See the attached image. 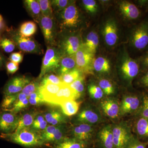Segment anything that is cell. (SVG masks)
Here are the masks:
<instances>
[{
	"mask_svg": "<svg viewBox=\"0 0 148 148\" xmlns=\"http://www.w3.org/2000/svg\"><path fill=\"white\" fill-rule=\"evenodd\" d=\"M1 138L26 148H37L46 144L42 138L40 132L31 127L24 128L10 134H2Z\"/></svg>",
	"mask_w": 148,
	"mask_h": 148,
	"instance_id": "6da1fadb",
	"label": "cell"
},
{
	"mask_svg": "<svg viewBox=\"0 0 148 148\" xmlns=\"http://www.w3.org/2000/svg\"><path fill=\"white\" fill-rule=\"evenodd\" d=\"M63 55L55 47L48 46L45 55L43 58L40 73L38 79H41L47 74L56 72L59 67Z\"/></svg>",
	"mask_w": 148,
	"mask_h": 148,
	"instance_id": "7a4b0ae2",
	"label": "cell"
},
{
	"mask_svg": "<svg viewBox=\"0 0 148 148\" xmlns=\"http://www.w3.org/2000/svg\"><path fill=\"white\" fill-rule=\"evenodd\" d=\"M57 14L61 29L75 28L78 25L80 21L79 13L74 3Z\"/></svg>",
	"mask_w": 148,
	"mask_h": 148,
	"instance_id": "3957f363",
	"label": "cell"
},
{
	"mask_svg": "<svg viewBox=\"0 0 148 148\" xmlns=\"http://www.w3.org/2000/svg\"><path fill=\"white\" fill-rule=\"evenodd\" d=\"M131 42L137 50H148V21H143L135 27L131 36Z\"/></svg>",
	"mask_w": 148,
	"mask_h": 148,
	"instance_id": "277c9868",
	"label": "cell"
},
{
	"mask_svg": "<svg viewBox=\"0 0 148 148\" xmlns=\"http://www.w3.org/2000/svg\"><path fill=\"white\" fill-rule=\"evenodd\" d=\"M38 24L42 31L46 43L49 46L56 45L57 37L56 23L54 18H50L42 15Z\"/></svg>",
	"mask_w": 148,
	"mask_h": 148,
	"instance_id": "5b68a950",
	"label": "cell"
},
{
	"mask_svg": "<svg viewBox=\"0 0 148 148\" xmlns=\"http://www.w3.org/2000/svg\"><path fill=\"white\" fill-rule=\"evenodd\" d=\"M11 38L15 45L23 52L38 54L42 53L39 45L32 38L21 36L18 32L12 33Z\"/></svg>",
	"mask_w": 148,
	"mask_h": 148,
	"instance_id": "8992f818",
	"label": "cell"
},
{
	"mask_svg": "<svg viewBox=\"0 0 148 148\" xmlns=\"http://www.w3.org/2000/svg\"><path fill=\"white\" fill-rule=\"evenodd\" d=\"M66 131L65 126L63 125L56 126L49 125L40 133L42 138L46 144L53 145L67 138Z\"/></svg>",
	"mask_w": 148,
	"mask_h": 148,
	"instance_id": "52a82bcc",
	"label": "cell"
},
{
	"mask_svg": "<svg viewBox=\"0 0 148 148\" xmlns=\"http://www.w3.org/2000/svg\"><path fill=\"white\" fill-rule=\"evenodd\" d=\"M19 117L16 114L8 111L0 112V131L2 134H10L18 127Z\"/></svg>",
	"mask_w": 148,
	"mask_h": 148,
	"instance_id": "ba28073f",
	"label": "cell"
},
{
	"mask_svg": "<svg viewBox=\"0 0 148 148\" xmlns=\"http://www.w3.org/2000/svg\"><path fill=\"white\" fill-rule=\"evenodd\" d=\"M31 81L30 78L25 76H18L12 78L5 86L3 89L4 96L18 94Z\"/></svg>",
	"mask_w": 148,
	"mask_h": 148,
	"instance_id": "9c48e42d",
	"label": "cell"
},
{
	"mask_svg": "<svg viewBox=\"0 0 148 148\" xmlns=\"http://www.w3.org/2000/svg\"><path fill=\"white\" fill-rule=\"evenodd\" d=\"M74 56L76 69L82 72L88 71L92 63L93 54L89 52L84 45L82 44L79 49Z\"/></svg>",
	"mask_w": 148,
	"mask_h": 148,
	"instance_id": "30bf717a",
	"label": "cell"
},
{
	"mask_svg": "<svg viewBox=\"0 0 148 148\" xmlns=\"http://www.w3.org/2000/svg\"><path fill=\"white\" fill-rule=\"evenodd\" d=\"M112 130L114 148H125L134 137L128 129L121 125L115 126Z\"/></svg>",
	"mask_w": 148,
	"mask_h": 148,
	"instance_id": "8fae6325",
	"label": "cell"
},
{
	"mask_svg": "<svg viewBox=\"0 0 148 148\" xmlns=\"http://www.w3.org/2000/svg\"><path fill=\"white\" fill-rule=\"evenodd\" d=\"M82 44L79 38L76 36L67 37L61 42L59 49L63 56H73L79 49Z\"/></svg>",
	"mask_w": 148,
	"mask_h": 148,
	"instance_id": "7c38bea8",
	"label": "cell"
},
{
	"mask_svg": "<svg viewBox=\"0 0 148 148\" xmlns=\"http://www.w3.org/2000/svg\"><path fill=\"white\" fill-rule=\"evenodd\" d=\"M76 94L69 85L64 84L56 95L54 96L50 104L58 105L67 100H76Z\"/></svg>",
	"mask_w": 148,
	"mask_h": 148,
	"instance_id": "4fadbf2b",
	"label": "cell"
},
{
	"mask_svg": "<svg viewBox=\"0 0 148 148\" xmlns=\"http://www.w3.org/2000/svg\"><path fill=\"white\" fill-rule=\"evenodd\" d=\"M141 99L136 95H130L123 99L121 107V113L124 114L139 112Z\"/></svg>",
	"mask_w": 148,
	"mask_h": 148,
	"instance_id": "5bb4252c",
	"label": "cell"
},
{
	"mask_svg": "<svg viewBox=\"0 0 148 148\" xmlns=\"http://www.w3.org/2000/svg\"><path fill=\"white\" fill-rule=\"evenodd\" d=\"M122 72L126 78L132 80L140 72V65L136 60L128 58L123 62L121 67Z\"/></svg>",
	"mask_w": 148,
	"mask_h": 148,
	"instance_id": "9a60e30c",
	"label": "cell"
},
{
	"mask_svg": "<svg viewBox=\"0 0 148 148\" xmlns=\"http://www.w3.org/2000/svg\"><path fill=\"white\" fill-rule=\"evenodd\" d=\"M92 131L90 125L82 123L75 126L72 130L74 138L86 143L91 138Z\"/></svg>",
	"mask_w": 148,
	"mask_h": 148,
	"instance_id": "2e32d148",
	"label": "cell"
},
{
	"mask_svg": "<svg viewBox=\"0 0 148 148\" xmlns=\"http://www.w3.org/2000/svg\"><path fill=\"white\" fill-rule=\"evenodd\" d=\"M63 84L56 85L49 83L40 84L39 90L46 103L51 104L52 99L60 90Z\"/></svg>",
	"mask_w": 148,
	"mask_h": 148,
	"instance_id": "e0dca14e",
	"label": "cell"
},
{
	"mask_svg": "<svg viewBox=\"0 0 148 148\" xmlns=\"http://www.w3.org/2000/svg\"><path fill=\"white\" fill-rule=\"evenodd\" d=\"M120 9L123 14L129 20H136L141 15V11L138 7L129 2H122L120 4Z\"/></svg>",
	"mask_w": 148,
	"mask_h": 148,
	"instance_id": "ac0fdd59",
	"label": "cell"
},
{
	"mask_svg": "<svg viewBox=\"0 0 148 148\" xmlns=\"http://www.w3.org/2000/svg\"><path fill=\"white\" fill-rule=\"evenodd\" d=\"M76 69V64L75 56H63L56 72L58 75L61 76Z\"/></svg>",
	"mask_w": 148,
	"mask_h": 148,
	"instance_id": "d6986e66",
	"label": "cell"
},
{
	"mask_svg": "<svg viewBox=\"0 0 148 148\" xmlns=\"http://www.w3.org/2000/svg\"><path fill=\"white\" fill-rule=\"evenodd\" d=\"M135 127L137 138L142 142H148V118L139 116Z\"/></svg>",
	"mask_w": 148,
	"mask_h": 148,
	"instance_id": "ffe728a7",
	"label": "cell"
},
{
	"mask_svg": "<svg viewBox=\"0 0 148 148\" xmlns=\"http://www.w3.org/2000/svg\"><path fill=\"white\" fill-rule=\"evenodd\" d=\"M99 142L100 148H114L112 130L110 126L105 127L101 130Z\"/></svg>",
	"mask_w": 148,
	"mask_h": 148,
	"instance_id": "44dd1931",
	"label": "cell"
},
{
	"mask_svg": "<svg viewBox=\"0 0 148 148\" xmlns=\"http://www.w3.org/2000/svg\"><path fill=\"white\" fill-rule=\"evenodd\" d=\"M43 115L47 123L50 125L56 126L66 122V118L64 114L58 110H50Z\"/></svg>",
	"mask_w": 148,
	"mask_h": 148,
	"instance_id": "7402d4cb",
	"label": "cell"
},
{
	"mask_svg": "<svg viewBox=\"0 0 148 148\" xmlns=\"http://www.w3.org/2000/svg\"><path fill=\"white\" fill-rule=\"evenodd\" d=\"M103 32L105 40L108 45L110 46L114 45L118 39L117 29L115 24L112 21L107 22Z\"/></svg>",
	"mask_w": 148,
	"mask_h": 148,
	"instance_id": "603a6c76",
	"label": "cell"
},
{
	"mask_svg": "<svg viewBox=\"0 0 148 148\" xmlns=\"http://www.w3.org/2000/svg\"><path fill=\"white\" fill-rule=\"evenodd\" d=\"M24 6L35 22L38 23L40 17L42 15L40 7L38 1L36 0H25L24 1Z\"/></svg>",
	"mask_w": 148,
	"mask_h": 148,
	"instance_id": "cb8c5ba5",
	"label": "cell"
},
{
	"mask_svg": "<svg viewBox=\"0 0 148 148\" xmlns=\"http://www.w3.org/2000/svg\"><path fill=\"white\" fill-rule=\"evenodd\" d=\"M101 106L104 112L109 117L115 118L118 115L120 108L116 101L107 99L102 102Z\"/></svg>",
	"mask_w": 148,
	"mask_h": 148,
	"instance_id": "d4e9b609",
	"label": "cell"
},
{
	"mask_svg": "<svg viewBox=\"0 0 148 148\" xmlns=\"http://www.w3.org/2000/svg\"><path fill=\"white\" fill-rule=\"evenodd\" d=\"M81 103L75 100H67L60 104L62 112L67 116H72L78 112Z\"/></svg>",
	"mask_w": 148,
	"mask_h": 148,
	"instance_id": "484cf974",
	"label": "cell"
},
{
	"mask_svg": "<svg viewBox=\"0 0 148 148\" xmlns=\"http://www.w3.org/2000/svg\"><path fill=\"white\" fill-rule=\"evenodd\" d=\"M87 143L75 138H66L59 143L53 145L52 148H87Z\"/></svg>",
	"mask_w": 148,
	"mask_h": 148,
	"instance_id": "4316f807",
	"label": "cell"
},
{
	"mask_svg": "<svg viewBox=\"0 0 148 148\" xmlns=\"http://www.w3.org/2000/svg\"><path fill=\"white\" fill-rule=\"evenodd\" d=\"M77 121L82 123L92 124L97 123L99 116L97 113L90 110H85L81 112L77 116Z\"/></svg>",
	"mask_w": 148,
	"mask_h": 148,
	"instance_id": "83f0119b",
	"label": "cell"
},
{
	"mask_svg": "<svg viewBox=\"0 0 148 148\" xmlns=\"http://www.w3.org/2000/svg\"><path fill=\"white\" fill-rule=\"evenodd\" d=\"M38 114L36 111H32L22 115L19 117L18 127L15 131L31 127Z\"/></svg>",
	"mask_w": 148,
	"mask_h": 148,
	"instance_id": "f1b7e54d",
	"label": "cell"
},
{
	"mask_svg": "<svg viewBox=\"0 0 148 148\" xmlns=\"http://www.w3.org/2000/svg\"><path fill=\"white\" fill-rule=\"evenodd\" d=\"M29 105V99L21 92L18 93L17 98L10 112L16 114L28 108Z\"/></svg>",
	"mask_w": 148,
	"mask_h": 148,
	"instance_id": "f546056e",
	"label": "cell"
},
{
	"mask_svg": "<svg viewBox=\"0 0 148 148\" xmlns=\"http://www.w3.org/2000/svg\"><path fill=\"white\" fill-rule=\"evenodd\" d=\"M99 43L98 35L96 32H90L88 34L85 43L83 44L85 47L90 53L94 55Z\"/></svg>",
	"mask_w": 148,
	"mask_h": 148,
	"instance_id": "4dcf8cb0",
	"label": "cell"
},
{
	"mask_svg": "<svg viewBox=\"0 0 148 148\" xmlns=\"http://www.w3.org/2000/svg\"><path fill=\"white\" fill-rule=\"evenodd\" d=\"M37 29V25L35 22L26 21L21 24L18 32L21 36L30 38L36 34Z\"/></svg>",
	"mask_w": 148,
	"mask_h": 148,
	"instance_id": "1f68e13d",
	"label": "cell"
},
{
	"mask_svg": "<svg viewBox=\"0 0 148 148\" xmlns=\"http://www.w3.org/2000/svg\"><path fill=\"white\" fill-rule=\"evenodd\" d=\"M93 67L95 71L101 73L108 72L110 69L109 61L106 58L99 57L93 61Z\"/></svg>",
	"mask_w": 148,
	"mask_h": 148,
	"instance_id": "d6a6232c",
	"label": "cell"
},
{
	"mask_svg": "<svg viewBox=\"0 0 148 148\" xmlns=\"http://www.w3.org/2000/svg\"><path fill=\"white\" fill-rule=\"evenodd\" d=\"M48 125L47 121L45 118L44 115L38 114L30 127L35 131L41 133L46 128Z\"/></svg>",
	"mask_w": 148,
	"mask_h": 148,
	"instance_id": "836d02e7",
	"label": "cell"
},
{
	"mask_svg": "<svg viewBox=\"0 0 148 148\" xmlns=\"http://www.w3.org/2000/svg\"><path fill=\"white\" fill-rule=\"evenodd\" d=\"M82 72L76 69L67 73L64 74L63 75L60 76V77L64 84L70 85L82 76Z\"/></svg>",
	"mask_w": 148,
	"mask_h": 148,
	"instance_id": "e575fe53",
	"label": "cell"
},
{
	"mask_svg": "<svg viewBox=\"0 0 148 148\" xmlns=\"http://www.w3.org/2000/svg\"><path fill=\"white\" fill-rule=\"evenodd\" d=\"M42 14L43 16L54 18V14L51 1L49 0H38Z\"/></svg>",
	"mask_w": 148,
	"mask_h": 148,
	"instance_id": "d590c367",
	"label": "cell"
},
{
	"mask_svg": "<svg viewBox=\"0 0 148 148\" xmlns=\"http://www.w3.org/2000/svg\"><path fill=\"white\" fill-rule=\"evenodd\" d=\"M69 85L75 91L77 99H79L84 92V77L82 76Z\"/></svg>",
	"mask_w": 148,
	"mask_h": 148,
	"instance_id": "8d00e7d4",
	"label": "cell"
},
{
	"mask_svg": "<svg viewBox=\"0 0 148 148\" xmlns=\"http://www.w3.org/2000/svg\"><path fill=\"white\" fill-rule=\"evenodd\" d=\"M40 84H45L46 83L53 84L56 85H62L64 83L62 82L60 76L53 74H47L41 79Z\"/></svg>",
	"mask_w": 148,
	"mask_h": 148,
	"instance_id": "74e56055",
	"label": "cell"
},
{
	"mask_svg": "<svg viewBox=\"0 0 148 148\" xmlns=\"http://www.w3.org/2000/svg\"><path fill=\"white\" fill-rule=\"evenodd\" d=\"M18 94L9 95H5L2 102L1 107L3 111L10 112L13 107L16 101Z\"/></svg>",
	"mask_w": 148,
	"mask_h": 148,
	"instance_id": "f35d334b",
	"label": "cell"
},
{
	"mask_svg": "<svg viewBox=\"0 0 148 148\" xmlns=\"http://www.w3.org/2000/svg\"><path fill=\"white\" fill-rule=\"evenodd\" d=\"M51 2L53 10L56 14L63 10L73 3L68 0H53Z\"/></svg>",
	"mask_w": 148,
	"mask_h": 148,
	"instance_id": "ab89813d",
	"label": "cell"
},
{
	"mask_svg": "<svg viewBox=\"0 0 148 148\" xmlns=\"http://www.w3.org/2000/svg\"><path fill=\"white\" fill-rule=\"evenodd\" d=\"M28 99L29 104L33 106H39L46 103L42 98L39 89L31 94Z\"/></svg>",
	"mask_w": 148,
	"mask_h": 148,
	"instance_id": "60d3db41",
	"label": "cell"
},
{
	"mask_svg": "<svg viewBox=\"0 0 148 148\" xmlns=\"http://www.w3.org/2000/svg\"><path fill=\"white\" fill-rule=\"evenodd\" d=\"M40 86V83L38 81H32L25 86L21 92L29 98L31 94L38 90Z\"/></svg>",
	"mask_w": 148,
	"mask_h": 148,
	"instance_id": "b9f144b4",
	"label": "cell"
},
{
	"mask_svg": "<svg viewBox=\"0 0 148 148\" xmlns=\"http://www.w3.org/2000/svg\"><path fill=\"white\" fill-rule=\"evenodd\" d=\"M15 44L12 40L4 38L0 41V47L6 53L12 52L15 48Z\"/></svg>",
	"mask_w": 148,
	"mask_h": 148,
	"instance_id": "7bdbcfd3",
	"label": "cell"
},
{
	"mask_svg": "<svg viewBox=\"0 0 148 148\" xmlns=\"http://www.w3.org/2000/svg\"><path fill=\"white\" fill-rule=\"evenodd\" d=\"M139 114L140 116L148 118V93L142 97Z\"/></svg>",
	"mask_w": 148,
	"mask_h": 148,
	"instance_id": "ee69618b",
	"label": "cell"
},
{
	"mask_svg": "<svg viewBox=\"0 0 148 148\" xmlns=\"http://www.w3.org/2000/svg\"><path fill=\"white\" fill-rule=\"evenodd\" d=\"M88 92L92 98L99 100L103 98L104 92L100 86L95 85H90L88 87Z\"/></svg>",
	"mask_w": 148,
	"mask_h": 148,
	"instance_id": "f6af8a7d",
	"label": "cell"
},
{
	"mask_svg": "<svg viewBox=\"0 0 148 148\" xmlns=\"http://www.w3.org/2000/svg\"><path fill=\"white\" fill-rule=\"evenodd\" d=\"M99 86L102 89L103 92L107 95H110L114 92L113 85L108 80L101 79L99 82Z\"/></svg>",
	"mask_w": 148,
	"mask_h": 148,
	"instance_id": "bcb514c9",
	"label": "cell"
},
{
	"mask_svg": "<svg viewBox=\"0 0 148 148\" xmlns=\"http://www.w3.org/2000/svg\"><path fill=\"white\" fill-rule=\"evenodd\" d=\"M148 142H142L134 137L125 148H148Z\"/></svg>",
	"mask_w": 148,
	"mask_h": 148,
	"instance_id": "7dc6e473",
	"label": "cell"
},
{
	"mask_svg": "<svg viewBox=\"0 0 148 148\" xmlns=\"http://www.w3.org/2000/svg\"><path fill=\"white\" fill-rule=\"evenodd\" d=\"M84 8L90 13H94L97 10V5L94 0H83L82 1Z\"/></svg>",
	"mask_w": 148,
	"mask_h": 148,
	"instance_id": "c3c4849f",
	"label": "cell"
},
{
	"mask_svg": "<svg viewBox=\"0 0 148 148\" xmlns=\"http://www.w3.org/2000/svg\"><path fill=\"white\" fill-rule=\"evenodd\" d=\"M23 53L20 51L12 53L10 56L9 59L11 61L18 64L23 61Z\"/></svg>",
	"mask_w": 148,
	"mask_h": 148,
	"instance_id": "681fc988",
	"label": "cell"
},
{
	"mask_svg": "<svg viewBox=\"0 0 148 148\" xmlns=\"http://www.w3.org/2000/svg\"><path fill=\"white\" fill-rule=\"evenodd\" d=\"M6 67L8 73L9 74H14L18 71L19 68L18 64L11 61L7 63Z\"/></svg>",
	"mask_w": 148,
	"mask_h": 148,
	"instance_id": "f907efd6",
	"label": "cell"
},
{
	"mask_svg": "<svg viewBox=\"0 0 148 148\" xmlns=\"http://www.w3.org/2000/svg\"><path fill=\"white\" fill-rule=\"evenodd\" d=\"M139 84L141 87L148 89V70L145 71L138 81Z\"/></svg>",
	"mask_w": 148,
	"mask_h": 148,
	"instance_id": "816d5d0a",
	"label": "cell"
},
{
	"mask_svg": "<svg viewBox=\"0 0 148 148\" xmlns=\"http://www.w3.org/2000/svg\"><path fill=\"white\" fill-rule=\"evenodd\" d=\"M140 63H138L140 67L141 66L142 69L145 71L148 70V50L147 53L143 56L140 59Z\"/></svg>",
	"mask_w": 148,
	"mask_h": 148,
	"instance_id": "f5cc1de1",
	"label": "cell"
},
{
	"mask_svg": "<svg viewBox=\"0 0 148 148\" xmlns=\"http://www.w3.org/2000/svg\"><path fill=\"white\" fill-rule=\"evenodd\" d=\"M4 63V59L2 55L0 53V69L2 68Z\"/></svg>",
	"mask_w": 148,
	"mask_h": 148,
	"instance_id": "db71d44e",
	"label": "cell"
},
{
	"mask_svg": "<svg viewBox=\"0 0 148 148\" xmlns=\"http://www.w3.org/2000/svg\"><path fill=\"white\" fill-rule=\"evenodd\" d=\"M5 27V24L3 21L0 23V30H2Z\"/></svg>",
	"mask_w": 148,
	"mask_h": 148,
	"instance_id": "11a10c76",
	"label": "cell"
},
{
	"mask_svg": "<svg viewBox=\"0 0 148 148\" xmlns=\"http://www.w3.org/2000/svg\"><path fill=\"white\" fill-rule=\"evenodd\" d=\"M3 21V18L1 14H0V23Z\"/></svg>",
	"mask_w": 148,
	"mask_h": 148,
	"instance_id": "9f6ffc18",
	"label": "cell"
},
{
	"mask_svg": "<svg viewBox=\"0 0 148 148\" xmlns=\"http://www.w3.org/2000/svg\"><path fill=\"white\" fill-rule=\"evenodd\" d=\"M147 5H148V4H147Z\"/></svg>",
	"mask_w": 148,
	"mask_h": 148,
	"instance_id": "6f0895ef",
	"label": "cell"
}]
</instances>
